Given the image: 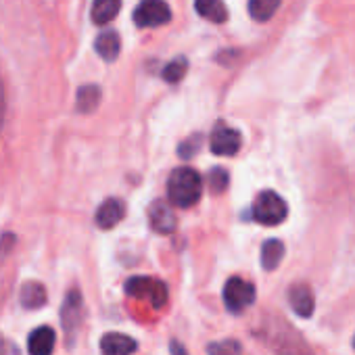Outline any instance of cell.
I'll return each instance as SVG.
<instances>
[{
	"mask_svg": "<svg viewBox=\"0 0 355 355\" xmlns=\"http://www.w3.org/2000/svg\"><path fill=\"white\" fill-rule=\"evenodd\" d=\"M187 69H189V61L184 59V57H178V59H173V61H169L165 67H163V80L165 82H169V84H178L182 78H184V73H187Z\"/></svg>",
	"mask_w": 355,
	"mask_h": 355,
	"instance_id": "21",
	"label": "cell"
},
{
	"mask_svg": "<svg viewBox=\"0 0 355 355\" xmlns=\"http://www.w3.org/2000/svg\"><path fill=\"white\" fill-rule=\"evenodd\" d=\"M138 349V343L123 332H107L101 338L103 355H132Z\"/></svg>",
	"mask_w": 355,
	"mask_h": 355,
	"instance_id": "11",
	"label": "cell"
},
{
	"mask_svg": "<svg viewBox=\"0 0 355 355\" xmlns=\"http://www.w3.org/2000/svg\"><path fill=\"white\" fill-rule=\"evenodd\" d=\"M171 19V9L165 0H140L134 9V24L138 28H159Z\"/></svg>",
	"mask_w": 355,
	"mask_h": 355,
	"instance_id": "6",
	"label": "cell"
},
{
	"mask_svg": "<svg viewBox=\"0 0 355 355\" xmlns=\"http://www.w3.org/2000/svg\"><path fill=\"white\" fill-rule=\"evenodd\" d=\"M125 295L138 301H146L155 309H161L167 303V286L165 282L150 276H134L125 282Z\"/></svg>",
	"mask_w": 355,
	"mask_h": 355,
	"instance_id": "4",
	"label": "cell"
},
{
	"mask_svg": "<svg viewBox=\"0 0 355 355\" xmlns=\"http://www.w3.org/2000/svg\"><path fill=\"white\" fill-rule=\"evenodd\" d=\"M288 301H291V307L297 315L311 318L313 307H315V299H313V293L307 284H295L288 291Z\"/></svg>",
	"mask_w": 355,
	"mask_h": 355,
	"instance_id": "13",
	"label": "cell"
},
{
	"mask_svg": "<svg viewBox=\"0 0 355 355\" xmlns=\"http://www.w3.org/2000/svg\"><path fill=\"white\" fill-rule=\"evenodd\" d=\"M201 134H195V136H191L189 140H184L182 144H180V148H178V155H180L182 159H191V157H195L197 153H199V148H201Z\"/></svg>",
	"mask_w": 355,
	"mask_h": 355,
	"instance_id": "24",
	"label": "cell"
},
{
	"mask_svg": "<svg viewBox=\"0 0 355 355\" xmlns=\"http://www.w3.org/2000/svg\"><path fill=\"white\" fill-rule=\"evenodd\" d=\"M148 224L159 234H169L175 230V216L165 201H155L148 207Z\"/></svg>",
	"mask_w": 355,
	"mask_h": 355,
	"instance_id": "10",
	"label": "cell"
},
{
	"mask_svg": "<svg viewBox=\"0 0 355 355\" xmlns=\"http://www.w3.org/2000/svg\"><path fill=\"white\" fill-rule=\"evenodd\" d=\"M282 0H249V15L255 21H270Z\"/></svg>",
	"mask_w": 355,
	"mask_h": 355,
	"instance_id": "20",
	"label": "cell"
},
{
	"mask_svg": "<svg viewBox=\"0 0 355 355\" xmlns=\"http://www.w3.org/2000/svg\"><path fill=\"white\" fill-rule=\"evenodd\" d=\"M57 343V334L51 326H40L30 332L28 336V351L30 355H53Z\"/></svg>",
	"mask_w": 355,
	"mask_h": 355,
	"instance_id": "12",
	"label": "cell"
},
{
	"mask_svg": "<svg viewBox=\"0 0 355 355\" xmlns=\"http://www.w3.org/2000/svg\"><path fill=\"white\" fill-rule=\"evenodd\" d=\"M255 286L241 276L230 278L224 286V303L232 313H243L245 309H249L255 301Z\"/></svg>",
	"mask_w": 355,
	"mask_h": 355,
	"instance_id": "5",
	"label": "cell"
},
{
	"mask_svg": "<svg viewBox=\"0 0 355 355\" xmlns=\"http://www.w3.org/2000/svg\"><path fill=\"white\" fill-rule=\"evenodd\" d=\"M241 134L232 128H228L226 123H218L211 132V138H209V148L214 155H220V157H232L241 150Z\"/></svg>",
	"mask_w": 355,
	"mask_h": 355,
	"instance_id": "8",
	"label": "cell"
},
{
	"mask_svg": "<svg viewBox=\"0 0 355 355\" xmlns=\"http://www.w3.org/2000/svg\"><path fill=\"white\" fill-rule=\"evenodd\" d=\"M169 351H171V355H189V351L178 343V340H171L169 343Z\"/></svg>",
	"mask_w": 355,
	"mask_h": 355,
	"instance_id": "27",
	"label": "cell"
},
{
	"mask_svg": "<svg viewBox=\"0 0 355 355\" xmlns=\"http://www.w3.org/2000/svg\"><path fill=\"white\" fill-rule=\"evenodd\" d=\"M203 193L201 175L191 167H175L167 178V199L175 207H193Z\"/></svg>",
	"mask_w": 355,
	"mask_h": 355,
	"instance_id": "2",
	"label": "cell"
},
{
	"mask_svg": "<svg viewBox=\"0 0 355 355\" xmlns=\"http://www.w3.org/2000/svg\"><path fill=\"white\" fill-rule=\"evenodd\" d=\"M101 88L96 84H86L78 90L76 94V109L80 113H94L101 105Z\"/></svg>",
	"mask_w": 355,
	"mask_h": 355,
	"instance_id": "17",
	"label": "cell"
},
{
	"mask_svg": "<svg viewBox=\"0 0 355 355\" xmlns=\"http://www.w3.org/2000/svg\"><path fill=\"white\" fill-rule=\"evenodd\" d=\"M7 353V343L3 338V334H0V355H5Z\"/></svg>",
	"mask_w": 355,
	"mask_h": 355,
	"instance_id": "28",
	"label": "cell"
},
{
	"mask_svg": "<svg viewBox=\"0 0 355 355\" xmlns=\"http://www.w3.org/2000/svg\"><path fill=\"white\" fill-rule=\"evenodd\" d=\"M353 347H355V338H353Z\"/></svg>",
	"mask_w": 355,
	"mask_h": 355,
	"instance_id": "29",
	"label": "cell"
},
{
	"mask_svg": "<svg viewBox=\"0 0 355 355\" xmlns=\"http://www.w3.org/2000/svg\"><path fill=\"white\" fill-rule=\"evenodd\" d=\"M125 216V203L121 199H107L101 203V207L96 209V216H94V222L101 230H111L115 228Z\"/></svg>",
	"mask_w": 355,
	"mask_h": 355,
	"instance_id": "9",
	"label": "cell"
},
{
	"mask_svg": "<svg viewBox=\"0 0 355 355\" xmlns=\"http://www.w3.org/2000/svg\"><path fill=\"white\" fill-rule=\"evenodd\" d=\"M207 353L209 355H243V347H241L239 340L226 338V340L209 343L207 345Z\"/></svg>",
	"mask_w": 355,
	"mask_h": 355,
	"instance_id": "22",
	"label": "cell"
},
{
	"mask_svg": "<svg viewBox=\"0 0 355 355\" xmlns=\"http://www.w3.org/2000/svg\"><path fill=\"white\" fill-rule=\"evenodd\" d=\"M197 13L211 21V24H224L228 19V9L224 0H195Z\"/></svg>",
	"mask_w": 355,
	"mask_h": 355,
	"instance_id": "16",
	"label": "cell"
},
{
	"mask_svg": "<svg viewBox=\"0 0 355 355\" xmlns=\"http://www.w3.org/2000/svg\"><path fill=\"white\" fill-rule=\"evenodd\" d=\"M228 182H230V175L224 167H214L209 171V189L214 195L218 193H224L228 189Z\"/></svg>",
	"mask_w": 355,
	"mask_h": 355,
	"instance_id": "23",
	"label": "cell"
},
{
	"mask_svg": "<svg viewBox=\"0 0 355 355\" xmlns=\"http://www.w3.org/2000/svg\"><path fill=\"white\" fill-rule=\"evenodd\" d=\"M49 301V293H46V286L38 280H30L21 286L19 291V303L26 307V309H40L44 307Z\"/></svg>",
	"mask_w": 355,
	"mask_h": 355,
	"instance_id": "14",
	"label": "cell"
},
{
	"mask_svg": "<svg viewBox=\"0 0 355 355\" xmlns=\"http://www.w3.org/2000/svg\"><path fill=\"white\" fill-rule=\"evenodd\" d=\"M15 245V234H5L0 241V255H9Z\"/></svg>",
	"mask_w": 355,
	"mask_h": 355,
	"instance_id": "25",
	"label": "cell"
},
{
	"mask_svg": "<svg viewBox=\"0 0 355 355\" xmlns=\"http://www.w3.org/2000/svg\"><path fill=\"white\" fill-rule=\"evenodd\" d=\"M282 257H284V245L280 241L270 239V241L263 243V247H261V266H263V270H268V272L276 270L280 266Z\"/></svg>",
	"mask_w": 355,
	"mask_h": 355,
	"instance_id": "19",
	"label": "cell"
},
{
	"mask_svg": "<svg viewBox=\"0 0 355 355\" xmlns=\"http://www.w3.org/2000/svg\"><path fill=\"white\" fill-rule=\"evenodd\" d=\"M288 205L274 191H263L253 201V220L261 226H278L286 220Z\"/></svg>",
	"mask_w": 355,
	"mask_h": 355,
	"instance_id": "3",
	"label": "cell"
},
{
	"mask_svg": "<svg viewBox=\"0 0 355 355\" xmlns=\"http://www.w3.org/2000/svg\"><path fill=\"white\" fill-rule=\"evenodd\" d=\"M121 9V0H94L92 3V21L96 26L111 24Z\"/></svg>",
	"mask_w": 355,
	"mask_h": 355,
	"instance_id": "18",
	"label": "cell"
},
{
	"mask_svg": "<svg viewBox=\"0 0 355 355\" xmlns=\"http://www.w3.org/2000/svg\"><path fill=\"white\" fill-rule=\"evenodd\" d=\"M261 338L276 355H313L307 340L286 322L272 315L263 320Z\"/></svg>",
	"mask_w": 355,
	"mask_h": 355,
	"instance_id": "1",
	"label": "cell"
},
{
	"mask_svg": "<svg viewBox=\"0 0 355 355\" xmlns=\"http://www.w3.org/2000/svg\"><path fill=\"white\" fill-rule=\"evenodd\" d=\"M5 111H7V98H5L3 80H0V130H3V123H5Z\"/></svg>",
	"mask_w": 355,
	"mask_h": 355,
	"instance_id": "26",
	"label": "cell"
},
{
	"mask_svg": "<svg viewBox=\"0 0 355 355\" xmlns=\"http://www.w3.org/2000/svg\"><path fill=\"white\" fill-rule=\"evenodd\" d=\"M82 320H84V299H82L80 288H71L65 295V301L61 305V324H63V330L69 338V345H71L76 332L80 330Z\"/></svg>",
	"mask_w": 355,
	"mask_h": 355,
	"instance_id": "7",
	"label": "cell"
},
{
	"mask_svg": "<svg viewBox=\"0 0 355 355\" xmlns=\"http://www.w3.org/2000/svg\"><path fill=\"white\" fill-rule=\"evenodd\" d=\"M94 49H96V53H98L101 59H105L107 63H113V61L119 57L121 40H119L117 32L105 30L103 34H98V38H96V42H94Z\"/></svg>",
	"mask_w": 355,
	"mask_h": 355,
	"instance_id": "15",
	"label": "cell"
}]
</instances>
